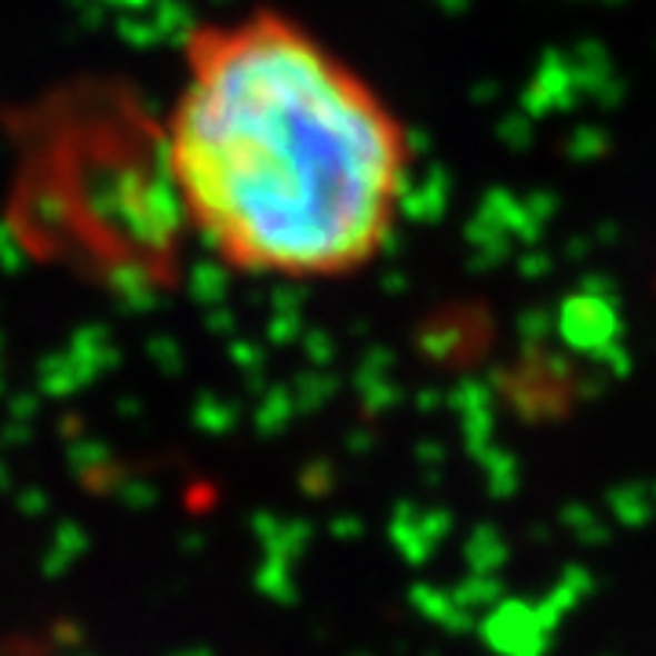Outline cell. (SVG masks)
Returning <instances> with one entry per match:
<instances>
[{"mask_svg":"<svg viewBox=\"0 0 656 656\" xmlns=\"http://www.w3.org/2000/svg\"><path fill=\"white\" fill-rule=\"evenodd\" d=\"M161 161L182 222L252 278H350L390 245L413 172L398 110L278 8L182 41Z\"/></svg>","mask_w":656,"mask_h":656,"instance_id":"6da1fadb","label":"cell"}]
</instances>
